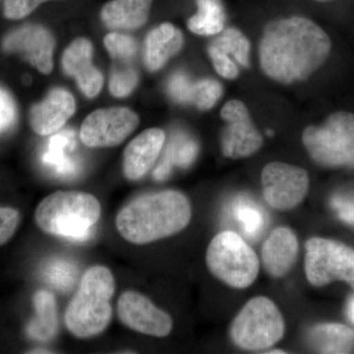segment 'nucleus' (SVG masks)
Segmentation results:
<instances>
[{
  "label": "nucleus",
  "mask_w": 354,
  "mask_h": 354,
  "mask_svg": "<svg viewBox=\"0 0 354 354\" xmlns=\"http://www.w3.org/2000/svg\"><path fill=\"white\" fill-rule=\"evenodd\" d=\"M48 0H6L4 15L8 19L17 20L32 13L35 9Z\"/></svg>",
  "instance_id": "nucleus-33"
},
{
  "label": "nucleus",
  "mask_w": 354,
  "mask_h": 354,
  "mask_svg": "<svg viewBox=\"0 0 354 354\" xmlns=\"http://www.w3.org/2000/svg\"><path fill=\"white\" fill-rule=\"evenodd\" d=\"M305 274L310 285L322 288L335 281L354 290V248L335 239L312 237L305 244Z\"/></svg>",
  "instance_id": "nucleus-8"
},
{
  "label": "nucleus",
  "mask_w": 354,
  "mask_h": 354,
  "mask_svg": "<svg viewBox=\"0 0 354 354\" xmlns=\"http://www.w3.org/2000/svg\"><path fill=\"white\" fill-rule=\"evenodd\" d=\"M165 142V132L160 128L147 129L135 137L123 153L125 177L129 180L136 181L145 176L157 162Z\"/></svg>",
  "instance_id": "nucleus-15"
},
{
  "label": "nucleus",
  "mask_w": 354,
  "mask_h": 354,
  "mask_svg": "<svg viewBox=\"0 0 354 354\" xmlns=\"http://www.w3.org/2000/svg\"><path fill=\"white\" fill-rule=\"evenodd\" d=\"M36 316L28 326L32 339L48 342L57 334L58 319L55 298L46 290H39L34 297Z\"/></svg>",
  "instance_id": "nucleus-23"
},
{
  "label": "nucleus",
  "mask_w": 354,
  "mask_h": 354,
  "mask_svg": "<svg viewBox=\"0 0 354 354\" xmlns=\"http://www.w3.org/2000/svg\"><path fill=\"white\" fill-rule=\"evenodd\" d=\"M32 353H51V351H46V349H38V351H32Z\"/></svg>",
  "instance_id": "nucleus-37"
},
{
  "label": "nucleus",
  "mask_w": 354,
  "mask_h": 354,
  "mask_svg": "<svg viewBox=\"0 0 354 354\" xmlns=\"http://www.w3.org/2000/svg\"><path fill=\"white\" fill-rule=\"evenodd\" d=\"M75 100L67 91L53 88L43 102L32 106L30 123L41 136L59 131L75 113Z\"/></svg>",
  "instance_id": "nucleus-16"
},
{
  "label": "nucleus",
  "mask_w": 354,
  "mask_h": 354,
  "mask_svg": "<svg viewBox=\"0 0 354 354\" xmlns=\"http://www.w3.org/2000/svg\"><path fill=\"white\" fill-rule=\"evenodd\" d=\"M209 271L230 288L243 290L253 285L259 274V258L236 232H220L209 242L206 253Z\"/></svg>",
  "instance_id": "nucleus-6"
},
{
  "label": "nucleus",
  "mask_w": 354,
  "mask_h": 354,
  "mask_svg": "<svg viewBox=\"0 0 354 354\" xmlns=\"http://www.w3.org/2000/svg\"><path fill=\"white\" fill-rule=\"evenodd\" d=\"M302 142L316 165L354 169V114L337 111L321 125L305 128Z\"/></svg>",
  "instance_id": "nucleus-5"
},
{
  "label": "nucleus",
  "mask_w": 354,
  "mask_h": 354,
  "mask_svg": "<svg viewBox=\"0 0 354 354\" xmlns=\"http://www.w3.org/2000/svg\"><path fill=\"white\" fill-rule=\"evenodd\" d=\"M353 225H354V218H353Z\"/></svg>",
  "instance_id": "nucleus-40"
},
{
  "label": "nucleus",
  "mask_w": 354,
  "mask_h": 354,
  "mask_svg": "<svg viewBox=\"0 0 354 354\" xmlns=\"http://www.w3.org/2000/svg\"><path fill=\"white\" fill-rule=\"evenodd\" d=\"M197 155L196 141L183 133H177L171 137L162 162L153 171V178L158 181L165 180L171 174L174 165L188 167L194 162Z\"/></svg>",
  "instance_id": "nucleus-24"
},
{
  "label": "nucleus",
  "mask_w": 354,
  "mask_h": 354,
  "mask_svg": "<svg viewBox=\"0 0 354 354\" xmlns=\"http://www.w3.org/2000/svg\"><path fill=\"white\" fill-rule=\"evenodd\" d=\"M20 223L17 209L0 207V246L12 239Z\"/></svg>",
  "instance_id": "nucleus-32"
},
{
  "label": "nucleus",
  "mask_w": 354,
  "mask_h": 354,
  "mask_svg": "<svg viewBox=\"0 0 354 354\" xmlns=\"http://www.w3.org/2000/svg\"><path fill=\"white\" fill-rule=\"evenodd\" d=\"M16 120V106L11 95L0 88V133L13 127Z\"/></svg>",
  "instance_id": "nucleus-34"
},
{
  "label": "nucleus",
  "mask_w": 354,
  "mask_h": 354,
  "mask_svg": "<svg viewBox=\"0 0 354 354\" xmlns=\"http://www.w3.org/2000/svg\"><path fill=\"white\" fill-rule=\"evenodd\" d=\"M263 195L272 208L290 211L297 208L309 190V174L302 167L272 162L261 174Z\"/></svg>",
  "instance_id": "nucleus-9"
},
{
  "label": "nucleus",
  "mask_w": 354,
  "mask_h": 354,
  "mask_svg": "<svg viewBox=\"0 0 354 354\" xmlns=\"http://www.w3.org/2000/svg\"><path fill=\"white\" fill-rule=\"evenodd\" d=\"M198 12L188 21L191 32L213 36L225 29V13L221 0H197Z\"/></svg>",
  "instance_id": "nucleus-25"
},
{
  "label": "nucleus",
  "mask_w": 354,
  "mask_h": 354,
  "mask_svg": "<svg viewBox=\"0 0 354 354\" xmlns=\"http://www.w3.org/2000/svg\"><path fill=\"white\" fill-rule=\"evenodd\" d=\"M191 216L190 201L183 193L164 190L128 203L116 216L115 225L123 239L144 245L183 232Z\"/></svg>",
  "instance_id": "nucleus-2"
},
{
  "label": "nucleus",
  "mask_w": 354,
  "mask_h": 354,
  "mask_svg": "<svg viewBox=\"0 0 354 354\" xmlns=\"http://www.w3.org/2000/svg\"><path fill=\"white\" fill-rule=\"evenodd\" d=\"M235 214L247 235L252 237L259 234L264 221L257 209L250 206H241L235 209Z\"/></svg>",
  "instance_id": "nucleus-30"
},
{
  "label": "nucleus",
  "mask_w": 354,
  "mask_h": 354,
  "mask_svg": "<svg viewBox=\"0 0 354 354\" xmlns=\"http://www.w3.org/2000/svg\"><path fill=\"white\" fill-rule=\"evenodd\" d=\"M167 92L174 102L193 104L201 111L214 108L223 95V87L213 79L191 80L186 74L177 72L169 79Z\"/></svg>",
  "instance_id": "nucleus-18"
},
{
  "label": "nucleus",
  "mask_w": 354,
  "mask_h": 354,
  "mask_svg": "<svg viewBox=\"0 0 354 354\" xmlns=\"http://www.w3.org/2000/svg\"><path fill=\"white\" fill-rule=\"evenodd\" d=\"M267 134L270 135V136H272V135L274 134V132L271 131V130H269V131H267Z\"/></svg>",
  "instance_id": "nucleus-38"
},
{
  "label": "nucleus",
  "mask_w": 354,
  "mask_h": 354,
  "mask_svg": "<svg viewBox=\"0 0 354 354\" xmlns=\"http://www.w3.org/2000/svg\"><path fill=\"white\" fill-rule=\"evenodd\" d=\"M211 46L232 55L241 66L250 65V43L239 30L228 28L218 38L212 41Z\"/></svg>",
  "instance_id": "nucleus-26"
},
{
  "label": "nucleus",
  "mask_w": 354,
  "mask_h": 354,
  "mask_svg": "<svg viewBox=\"0 0 354 354\" xmlns=\"http://www.w3.org/2000/svg\"><path fill=\"white\" fill-rule=\"evenodd\" d=\"M114 291L115 281L108 268L94 266L84 272L65 311V325L74 337L90 339L108 328L113 316L111 300Z\"/></svg>",
  "instance_id": "nucleus-3"
},
{
  "label": "nucleus",
  "mask_w": 354,
  "mask_h": 354,
  "mask_svg": "<svg viewBox=\"0 0 354 354\" xmlns=\"http://www.w3.org/2000/svg\"><path fill=\"white\" fill-rule=\"evenodd\" d=\"M286 323L278 306L270 298L249 300L230 325V339L245 351H264L281 341Z\"/></svg>",
  "instance_id": "nucleus-7"
},
{
  "label": "nucleus",
  "mask_w": 354,
  "mask_h": 354,
  "mask_svg": "<svg viewBox=\"0 0 354 354\" xmlns=\"http://www.w3.org/2000/svg\"><path fill=\"white\" fill-rule=\"evenodd\" d=\"M267 353H269V354H278V353H286V351H281V349H274V351H268Z\"/></svg>",
  "instance_id": "nucleus-36"
},
{
  "label": "nucleus",
  "mask_w": 354,
  "mask_h": 354,
  "mask_svg": "<svg viewBox=\"0 0 354 354\" xmlns=\"http://www.w3.org/2000/svg\"><path fill=\"white\" fill-rule=\"evenodd\" d=\"M44 276L58 290H67L75 283L77 267L69 261L55 259L46 266Z\"/></svg>",
  "instance_id": "nucleus-28"
},
{
  "label": "nucleus",
  "mask_w": 354,
  "mask_h": 354,
  "mask_svg": "<svg viewBox=\"0 0 354 354\" xmlns=\"http://www.w3.org/2000/svg\"><path fill=\"white\" fill-rule=\"evenodd\" d=\"M330 48L327 32L308 18L272 21L260 39L261 68L277 82H302L325 64Z\"/></svg>",
  "instance_id": "nucleus-1"
},
{
  "label": "nucleus",
  "mask_w": 354,
  "mask_h": 354,
  "mask_svg": "<svg viewBox=\"0 0 354 354\" xmlns=\"http://www.w3.org/2000/svg\"><path fill=\"white\" fill-rule=\"evenodd\" d=\"M139 76L134 64L115 62L109 80V90L116 97L129 95L138 84Z\"/></svg>",
  "instance_id": "nucleus-27"
},
{
  "label": "nucleus",
  "mask_w": 354,
  "mask_h": 354,
  "mask_svg": "<svg viewBox=\"0 0 354 354\" xmlns=\"http://www.w3.org/2000/svg\"><path fill=\"white\" fill-rule=\"evenodd\" d=\"M317 1H329V0H317Z\"/></svg>",
  "instance_id": "nucleus-39"
},
{
  "label": "nucleus",
  "mask_w": 354,
  "mask_h": 354,
  "mask_svg": "<svg viewBox=\"0 0 354 354\" xmlns=\"http://www.w3.org/2000/svg\"><path fill=\"white\" fill-rule=\"evenodd\" d=\"M208 53L216 71L221 77L230 79V80H234L239 77V68H237L236 64L230 59V55L211 46H209Z\"/></svg>",
  "instance_id": "nucleus-31"
},
{
  "label": "nucleus",
  "mask_w": 354,
  "mask_h": 354,
  "mask_svg": "<svg viewBox=\"0 0 354 354\" xmlns=\"http://www.w3.org/2000/svg\"><path fill=\"white\" fill-rule=\"evenodd\" d=\"M139 116L131 109H97L87 116L80 129V139L88 148L120 145L138 127Z\"/></svg>",
  "instance_id": "nucleus-10"
},
{
  "label": "nucleus",
  "mask_w": 354,
  "mask_h": 354,
  "mask_svg": "<svg viewBox=\"0 0 354 354\" xmlns=\"http://www.w3.org/2000/svg\"><path fill=\"white\" fill-rule=\"evenodd\" d=\"M101 204L92 194L57 191L39 203L35 218L46 234L81 242L92 236L93 227L101 218Z\"/></svg>",
  "instance_id": "nucleus-4"
},
{
  "label": "nucleus",
  "mask_w": 354,
  "mask_h": 354,
  "mask_svg": "<svg viewBox=\"0 0 354 354\" xmlns=\"http://www.w3.org/2000/svg\"><path fill=\"white\" fill-rule=\"evenodd\" d=\"M118 314L123 325L151 337H167L174 327L169 314L158 308L148 297L137 291L128 290L120 295Z\"/></svg>",
  "instance_id": "nucleus-12"
},
{
  "label": "nucleus",
  "mask_w": 354,
  "mask_h": 354,
  "mask_svg": "<svg viewBox=\"0 0 354 354\" xmlns=\"http://www.w3.org/2000/svg\"><path fill=\"white\" fill-rule=\"evenodd\" d=\"M308 342L320 353H351L354 351V330L337 323H324L309 330Z\"/></svg>",
  "instance_id": "nucleus-22"
},
{
  "label": "nucleus",
  "mask_w": 354,
  "mask_h": 354,
  "mask_svg": "<svg viewBox=\"0 0 354 354\" xmlns=\"http://www.w3.org/2000/svg\"><path fill=\"white\" fill-rule=\"evenodd\" d=\"M153 0H111L102 9V20L111 29L134 30L148 21Z\"/></svg>",
  "instance_id": "nucleus-21"
},
{
  "label": "nucleus",
  "mask_w": 354,
  "mask_h": 354,
  "mask_svg": "<svg viewBox=\"0 0 354 354\" xmlns=\"http://www.w3.org/2000/svg\"><path fill=\"white\" fill-rule=\"evenodd\" d=\"M299 244L297 234L290 227L272 230L262 247L261 258L266 272L272 278L286 277L297 263Z\"/></svg>",
  "instance_id": "nucleus-17"
},
{
  "label": "nucleus",
  "mask_w": 354,
  "mask_h": 354,
  "mask_svg": "<svg viewBox=\"0 0 354 354\" xmlns=\"http://www.w3.org/2000/svg\"><path fill=\"white\" fill-rule=\"evenodd\" d=\"M76 140L73 130H64L51 137L43 155V162L57 176H75L78 174L79 164L75 157Z\"/></svg>",
  "instance_id": "nucleus-20"
},
{
  "label": "nucleus",
  "mask_w": 354,
  "mask_h": 354,
  "mask_svg": "<svg viewBox=\"0 0 354 354\" xmlns=\"http://www.w3.org/2000/svg\"><path fill=\"white\" fill-rule=\"evenodd\" d=\"M221 116L225 121L221 133V152L225 157L247 158L260 150L264 140L243 102L239 100L227 102L221 109Z\"/></svg>",
  "instance_id": "nucleus-11"
},
{
  "label": "nucleus",
  "mask_w": 354,
  "mask_h": 354,
  "mask_svg": "<svg viewBox=\"0 0 354 354\" xmlns=\"http://www.w3.org/2000/svg\"><path fill=\"white\" fill-rule=\"evenodd\" d=\"M184 43L183 32L171 23L153 28L145 41V64L150 71H157L176 53Z\"/></svg>",
  "instance_id": "nucleus-19"
},
{
  "label": "nucleus",
  "mask_w": 354,
  "mask_h": 354,
  "mask_svg": "<svg viewBox=\"0 0 354 354\" xmlns=\"http://www.w3.org/2000/svg\"><path fill=\"white\" fill-rule=\"evenodd\" d=\"M104 46L114 62L134 64L137 55V43L128 35L111 32L104 38Z\"/></svg>",
  "instance_id": "nucleus-29"
},
{
  "label": "nucleus",
  "mask_w": 354,
  "mask_h": 354,
  "mask_svg": "<svg viewBox=\"0 0 354 354\" xmlns=\"http://www.w3.org/2000/svg\"><path fill=\"white\" fill-rule=\"evenodd\" d=\"M348 313L349 318H351V321L354 323V297L351 299V301L349 302Z\"/></svg>",
  "instance_id": "nucleus-35"
},
{
  "label": "nucleus",
  "mask_w": 354,
  "mask_h": 354,
  "mask_svg": "<svg viewBox=\"0 0 354 354\" xmlns=\"http://www.w3.org/2000/svg\"><path fill=\"white\" fill-rule=\"evenodd\" d=\"M55 41L53 35L39 25H25L7 35L3 48L19 53L32 66L43 74L53 70V53Z\"/></svg>",
  "instance_id": "nucleus-13"
},
{
  "label": "nucleus",
  "mask_w": 354,
  "mask_h": 354,
  "mask_svg": "<svg viewBox=\"0 0 354 354\" xmlns=\"http://www.w3.org/2000/svg\"><path fill=\"white\" fill-rule=\"evenodd\" d=\"M93 46L86 39H77L62 57L65 73L76 79L77 85L86 97L93 99L101 92L104 77L92 64Z\"/></svg>",
  "instance_id": "nucleus-14"
}]
</instances>
